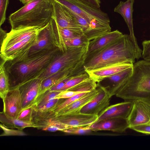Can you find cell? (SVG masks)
Masks as SVG:
<instances>
[{
    "instance_id": "484cf974",
    "label": "cell",
    "mask_w": 150,
    "mask_h": 150,
    "mask_svg": "<svg viewBox=\"0 0 150 150\" xmlns=\"http://www.w3.org/2000/svg\"><path fill=\"white\" fill-rule=\"evenodd\" d=\"M5 62L2 60L0 66V96L2 99L10 89L9 77L4 66Z\"/></svg>"
},
{
    "instance_id": "2e32d148",
    "label": "cell",
    "mask_w": 150,
    "mask_h": 150,
    "mask_svg": "<svg viewBox=\"0 0 150 150\" xmlns=\"http://www.w3.org/2000/svg\"><path fill=\"white\" fill-rule=\"evenodd\" d=\"M53 18L61 27L83 32L81 27L75 21L67 8L55 0Z\"/></svg>"
},
{
    "instance_id": "9a60e30c",
    "label": "cell",
    "mask_w": 150,
    "mask_h": 150,
    "mask_svg": "<svg viewBox=\"0 0 150 150\" xmlns=\"http://www.w3.org/2000/svg\"><path fill=\"white\" fill-rule=\"evenodd\" d=\"M99 92L97 94L80 110L82 113L98 116L105 109L109 106L110 98L103 88L97 86Z\"/></svg>"
},
{
    "instance_id": "ac0fdd59",
    "label": "cell",
    "mask_w": 150,
    "mask_h": 150,
    "mask_svg": "<svg viewBox=\"0 0 150 150\" xmlns=\"http://www.w3.org/2000/svg\"><path fill=\"white\" fill-rule=\"evenodd\" d=\"M62 123L71 127L89 126L97 121L98 116L87 114L80 112L57 116Z\"/></svg>"
},
{
    "instance_id": "603a6c76",
    "label": "cell",
    "mask_w": 150,
    "mask_h": 150,
    "mask_svg": "<svg viewBox=\"0 0 150 150\" xmlns=\"http://www.w3.org/2000/svg\"><path fill=\"white\" fill-rule=\"evenodd\" d=\"M55 47H57L53 40L50 22L40 31L36 43L30 49L29 53H33Z\"/></svg>"
},
{
    "instance_id": "ab89813d",
    "label": "cell",
    "mask_w": 150,
    "mask_h": 150,
    "mask_svg": "<svg viewBox=\"0 0 150 150\" xmlns=\"http://www.w3.org/2000/svg\"><path fill=\"white\" fill-rule=\"evenodd\" d=\"M71 76L68 77L61 81L52 86L49 90L51 91H60Z\"/></svg>"
},
{
    "instance_id": "7c38bea8",
    "label": "cell",
    "mask_w": 150,
    "mask_h": 150,
    "mask_svg": "<svg viewBox=\"0 0 150 150\" xmlns=\"http://www.w3.org/2000/svg\"><path fill=\"white\" fill-rule=\"evenodd\" d=\"M50 23L54 45L61 51L64 52L67 49L65 44V40L79 37L84 34L82 32L61 27L53 17Z\"/></svg>"
},
{
    "instance_id": "6da1fadb",
    "label": "cell",
    "mask_w": 150,
    "mask_h": 150,
    "mask_svg": "<svg viewBox=\"0 0 150 150\" xmlns=\"http://www.w3.org/2000/svg\"><path fill=\"white\" fill-rule=\"evenodd\" d=\"M60 51L55 47L31 54L28 51L12 60L6 62L4 66L9 77L10 89L38 78Z\"/></svg>"
},
{
    "instance_id": "4fadbf2b",
    "label": "cell",
    "mask_w": 150,
    "mask_h": 150,
    "mask_svg": "<svg viewBox=\"0 0 150 150\" xmlns=\"http://www.w3.org/2000/svg\"><path fill=\"white\" fill-rule=\"evenodd\" d=\"M43 28L29 27L11 29L9 32L5 35L1 44V51L5 50L28 37L38 33Z\"/></svg>"
},
{
    "instance_id": "9c48e42d",
    "label": "cell",
    "mask_w": 150,
    "mask_h": 150,
    "mask_svg": "<svg viewBox=\"0 0 150 150\" xmlns=\"http://www.w3.org/2000/svg\"><path fill=\"white\" fill-rule=\"evenodd\" d=\"M39 33L28 37L1 51L0 56L2 60L6 62L12 60L26 52L29 51L36 43Z\"/></svg>"
},
{
    "instance_id": "7a4b0ae2",
    "label": "cell",
    "mask_w": 150,
    "mask_h": 150,
    "mask_svg": "<svg viewBox=\"0 0 150 150\" xmlns=\"http://www.w3.org/2000/svg\"><path fill=\"white\" fill-rule=\"evenodd\" d=\"M142 50L137 47L129 35H123L100 51L85 59L83 67L88 72L121 63L134 64L142 57Z\"/></svg>"
},
{
    "instance_id": "e575fe53",
    "label": "cell",
    "mask_w": 150,
    "mask_h": 150,
    "mask_svg": "<svg viewBox=\"0 0 150 150\" xmlns=\"http://www.w3.org/2000/svg\"><path fill=\"white\" fill-rule=\"evenodd\" d=\"M60 99L55 98L43 105L34 109L41 112H46L51 111L55 107L59 101Z\"/></svg>"
},
{
    "instance_id": "8992f818",
    "label": "cell",
    "mask_w": 150,
    "mask_h": 150,
    "mask_svg": "<svg viewBox=\"0 0 150 150\" xmlns=\"http://www.w3.org/2000/svg\"><path fill=\"white\" fill-rule=\"evenodd\" d=\"M88 46V45L82 47H68L64 52L60 51L38 78L43 81L57 72L83 67Z\"/></svg>"
},
{
    "instance_id": "ffe728a7",
    "label": "cell",
    "mask_w": 150,
    "mask_h": 150,
    "mask_svg": "<svg viewBox=\"0 0 150 150\" xmlns=\"http://www.w3.org/2000/svg\"><path fill=\"white\" fill-rule=\"evenodd\" d=\"M133 103L132 102L125 101L109 106L99 114L96 122L110 118H127Z\"/></svg>"
},
{
    "instance_id": "5bb4252c",
    "label": "cell",
    "mask_w": 150,
    "mask_h": 150,
    "mask_svg": "<svg viewBox=\"0 0 150 150\" xmlns=\"http://www.w3.org/2000/svg\"><path fill=\"white\" fill-rule=\"evenodd\" d=\"M3 111L7 116L17 118L22 111V102L18 88L11 89L2 99Z\"/></svg>"
},
{
    "instance_id": "44dd1931",
    "label": "cell",
    "mask_w": 150,
    "mask_h": 150,
    "mask_svg": "<svg viewBox=\"0 0 150 150\" xmlns=\"http://www.w3.org/2000/svg\"><path fill=\"white\" fill-rule=\"evenodd\" d=\"M134 64L129 63L115 64L87 72L91 79L98 83L106 78L133 67Z\"/></svg>"
},
{
    "instance_id": "f546056e",
    "label": "cell",
    "mask_w": 150,
    "mask_h": 150,
    "mask_svg": "<svg viewBox=\"0 0 150 150\" xmlns=\"http://www.w3.org/2000/svg\"><path fill=\"white\" fill-rule=\"evenodd\" d=\"M89 92L81 93L71 97L64 99L65 100L63 101H62V99H60L57 105L51 111L57 113L73 102L85 96Z\"/></svg>"
},
{
    "instance_id": "52a82bcc",
    "label": "cell",
    "mask_w": 150,
    "mask_h": 150,
    "mask_svg": "<svg viewBox=\"0 0 150 150\" xmlns=\"http://www.w3.org/2000/svg\"><path fill=\"white\" fill-rule=\"evenodd\" d=\"M32 123L34 128L52 132L62 131L71 127L60 122L57 118L56 114L53 111L41 112L35 110L34 108Z\"/></svg>"
},
{
    "instance_id": "f1b7e54d",
    "label": "cell",
    "mask_w": 150,
    "mask_h": 150,
    "mask_svg": "<svg viewBox=\"0 0 150 150\" xmlns=\"http://www.w3.org/2000/svg\"><path fill=\"white\" fill-rule=\"evenodd\" d=\"M62 91H47L42 94L38 97L34 106L38 108L48 102L54 99L58 96Z\"/></svg>"
},
{
    "instance_id": "4316f807",
    "label": "cell",
    "mask_w": 150,
    "mask_h": 150,
    "mask_svg": "<svg viewBox=\"0 0 150 150\" xmlns=\"http://www.w3.org/2000/svg\"><path fill=\"white\" fill-rule=\"evenodd\" d=\"M90 78L86 71L71 76L60 91L67 90Z\"/></svg>"
},
{
    "instance_id": "3957f363",
    "label": "cell",
    "mask_w": 150,
    "mask_h": 150,
    "mask_svg": "<svg viewBox=\"0 0 150 150\" xmlns=\"http://www.w3.org/2000/svg\"><path fill=\"white\" fill-rule=\"evenodd\" d=\"M54 0H34L11 14V29L29 27L42 28L53 17Z\"/></svg>"
},
{
    "instance_id": "277c9868",
    "label": "cell",
    "mask_w": 150,
    "mask_h": 150,
    "mask_svg": "<svg viewBox=\"0 0 150 150\" xmlns=\"http://www.w3.org/2000/svg\"><path fill=\"white\" fill-rule=\"evenodd\" d=\"M116 96L126 101L141 100L150 103V62L134 63L131 76Z\"/></svg>"
},
{
    "instance_id": "d6986e66",
    "label": "cell",
    "mask_w": 150,
    "mask_h": 150,
    "mask_svg": "<svg viewBox=\"0 0 150 150\" xmlns=\"http://www.w3.org/2000/svg\"><path fill=\"white\" fill-rule=\"evenodd\" d=\"M92 131L108 130L122 133L129 128L127 118H112L96 122L89 126Z\"/></svg>"
},
{
    "instance_id": "ba28073f",
    "label": "cell",
    "mask_w": 150,
    "mask_h": 150,
    "mask_svg": "<svg viewBox=\"0 0 150 150\" xmlns=\"http://www.w3.org/2000/svg\"><path fill=\"white\" fill-rule=\"evenodd\" d=\"M42 80L37 78L23 83L18 88L22 100V110L34 105L39 94Z\"/></svg>"
},
{
    "instance_id": "d6a6232c",
    "label": "cell",
    "mask_w": 150,
    "mask_h": 150,
    "mask_svg": "<svg viewBox=\"0 0 150 150\" xmlns=\"http://www.w3.org/2000/svg\"><path fill=\"white\" fill-rule=\"evenodd\" d=\"M89 126L71 127L64 130L62 132L68 134L77 135L87 134L92 131Z\"/></svg>"
},
{
    "instance_id": "7402d4cb",
    "label": "cell",
    "mask_w": 150,
    "mask_h": 150,
    "mask_svg": "<svg viewBox=\"0 0 150 150\" xmlns=\"http://www.w3.org/2000/svg\"><path fill=\"white\" fill-rule=\"evenodd\" d=\"M134 1V0H127L125 1H121L115 8L114 11L119 13L123 17L129 30L130 38L137 47L139 49L133 31L132 13Z\"/></svg>"
},
{
    "instance_id": "cb8c5ba5",
    "label": "cell",
    "mask_w": 150,
    "mask_h": 150,
    "mask_svg": "<svg viewBox=\"0 0 150 150\" xmlns=\"http://www.w3.org/2000/svg\"><path fill=\"white\" fill-rule=\"evenodd\" d=\"M99 90L97 88L88 93L76 100L67 106L57 113V116L80 112V110L86 104L91 101L98 93Z\"/></svg>"
},
{
    "instance_id": "60d3db41",
    "label": "cell",
    "mask_w": 150,
    "mask_h": 150,
    "mask_svg": "<svg viewBox=\"0 0 150 150\" xmlns=\"http://www.w3.org/2000/svg\"><path fill=\"white\" fill-rule=\"evenodd\" d=\"M23 4L25 5L34 0H19Z\"/></svg>"
},
{
    "instance_id": "d4e9b609",
    "label": "cell",
    "mask_w": 150,
    "mask_h": 150,
    "mask_svg": "<svg viewBox=\"0 0 150 150\" xmlns=\"http://www.w3.org/2000/svg\"><path fill=\"white\" fill-rule=\"evenodd\" d=\"M0 121L5 127L12 129L23 130L27 127H35L32 123L26 122L17 118L8 117L3 111L0 112Z\"/></svg>"
},
{
    "instance_id": "83f0119b",
    "label": "cell",
    "mask_w": 150,
    "mask_h": 150,
    "mask_svg": "<svg viewBox=\"0 0 150 150\" xmlns=\"http://www.w3.org/2000/svg\"><path fill=\"white\" fill-rule=\"evenodd\" d=\"M97 83L91 77L68 90L79 93L89 92L96 89Z\"/></svg>"
},
{
    "instance_id": "f35d334b",
    "label": "cell",
    "mask_w": 150,
    "mask_h": 150,
    "mask_svg": "<svg viewBox=\"0 0 150 150\" xmlns=\"http://www.w3.org/2000/svg\"><path fill=\"white\" fill-rule=\"evenodd\" d=\"M80 93H81L68 90L62 91L55 98L59 99L67 98Z\"/></svg>"
},
{
    "instance_id": "8d00e7d4",
    "label": "cell",
    "mask_w": 150,
    "mask_h": 150,
    "mask_svg": "<svg viewBox=\"0 0 150 150\" xmlns=\"http://www.w3.org/2000/svg\"><path fill=\"white\" fill-rule=\"evenodd\" d=\"M129 128L139 132L150 134V123L132 126Z\"/></svg>"
},
{
    "instance_id": "5b68a950",
    "label": "cell",
    "mask_w": 150,
    "mask_h": 150,
    "mask_svg": "<svg viewBox=\"0 0 150 150\" xmlns=\"http://www.w3.org/2000/svg\"><path fill=\"white\" fill-rule=\"evenodd\" d=\"M55 0L80 15L90 23L91 29L87 36L89 41L111 31L107 14L99 8L93 7L80 0Z\"/></svg>"
},
{
    "instance_id": "74e56055",
    "label": "cell",
    "mask_w": 150,
    "mask_h": 150,
    "mask_svg": "<svg viewBox=\"0 0 150 150\" xmlns=\"http://www.w3.org/2000/svg\"><path fill=\"white\" fill-rule=\"evenodd\" d=\"M142 45V57L144 60L150 62V40L144 41Z\"/></svg>"
},
{
    "instance_id": "1f68e13d",
    "label": "cell",
    "mask_w": 150,
    "mask_h": 150,
    "mask_svg": "<svg viewBox=\"0 0 150 150\" xmlns=\"http://www.w3.org/2000/svg\"><path fill=\"white\" fill-rule=\"evenodd\" d=\"M34 106L22 110L17 117V119L23 121L32 123L33 114Z\"/></svg>"
},
{
    "instance_id": "d590c367",
    "label": "cell",
    "mask_w": 150,
    "mask_h": 150,
    "mask_svg": "<svg viewBox=\"0 0 150 150\" xmlns=\"http://www.w3.org/2000/svg\"><path fill=\"white\" fill-rule=\"evenodd\" d=\"M9 0H0V26L4 23L6 19V12Z\"/></svg>"
},
{
    "instance_id": "e0dca14e",
    "label": "cell",
    "mask_w": 150,
    "mask_h": 150,
    "mask_svg": "<svg viewBox=\"0 0 150 150\" xmlns=\"http://www.w3.org/2000/svg\"><path fill=\"white\" fill-rule=\"evenodd\" d=\"M123 34L117 30L106 33L89 41L86 59L103 49L121 37Z\"/></svg>"
},
{
    "instance_id": "4dcf8cb0",
    "label": "cell",
    "mask_w": 150,
    "mask_h": 150,
    "mask_svg": "<svg viewBox=\"0 0 150 150\" xmlns=\"http://www.w3.org/2000/svg\"><path fill=\"white\" fill-rule=\"evenodd\" d=\"M89 42L83 34L79 37L65 40V44L67 47H82L88 46Z\"/></svg>"
},
{
    "instance_id": "836d02e7",
    "label": "cell",
    "mask_w": 150,
    "mask_h": 150,
    "mask_svg": "<svg viewBox=\"0 0 150 150\" xmlns=\"http://www.w3.org/2000/svg\"><path fill=\"white\" fill-rule=\"evenodd\" d=\"M0 127L3 130L4 132L1 135V136H24L27 134L23 131V130L10 129L1 123L0 124Z\"/></svg>"
},
{
    "instance_id": "30bf717a",
    "label": "cell",
    "mask_w": 150,
    "mask_h": 150,
    "mask_svg": "<svg viewBox=\"0 0 150 150\" xmlns=\"http://www.w3.org/2000/svg\"><path fill=\"white\" fill-rule=\"evenodd\" d=\"M132 67L105 79L107 82L97 83V86L106 91L110 98L116 94L131 76L133 71Z\"/></svg>"
},
{
    "instance_id": "8fae6325",
    "label": "cell",
    "mask_w": 150,
    "mask_h": 150,
    "mask_svg": "<svg viewBox=\"0 0 150 150\" xmlns=\"http://www.w3.org/2000/svg\"><path fill=\"white\" fill-rule=\"evenodd\" d=\"M127 117L129 128L132 126L150 123V103L142 100L134 101Z\"/></svg>"
}]
</instances>
